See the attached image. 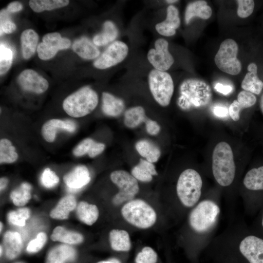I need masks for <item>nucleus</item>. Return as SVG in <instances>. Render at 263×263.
<instances>
[{
  "instance_id": "nucleus-1",
  "label": "nucleus",
  "mask_w": 263,
  "mask_h": 263,
  "mask_svg": "<svg viewBox=\"0 0 263 263\" xmlns=\"http://www.w3.org/2000/svg\"><path fill=\"white\" fill-rule=\"evenodd\" d=\"M212 92L205 81L194 78L185 80L179 87L178 107L184 111L202 109L212 101Z\"/></svg>"
},
{
  "instance_id": "nucleus-2",
  "label": "nucleus",
  "mask_w": 263,
  "mask_h": 263,
  "mask_svg": "<svg viewBox=\"0 0 263 263\" xmlns=\"http://www.w3.org/2000/svg\"><path fill=\"white\" fill-rule=\"evenodd\" d=\"M213 176L222 187H227L233 182L236 173L234 155L230 146L220 142L215 147L212 155Z\"/></svg>"
},
{
  "instance_id": "nucleus-3",
  "label": "nucleus",
  "mask_w": 263,
  "mask_h": 263,
  "mask_svg": "<svg viewBox=\"0 0 263 263\" xmlns=\"http://www.w3.org/2000/svg\"><path fill=\"white\" fill-rule=\"evenodd\" d=\"M203 181L195 169H188L180 175L176 185V192L181 203L186 207L195 205L200 198Z\"/></svg>"
},
{
  "instance_id": "nucleus-4",
  "label": "nucleus",
  "mask_w": 263,
  "mask_h": 263,
  "mask_svg": "<svg viewBox=\"0 0 263 263\" xmlns=\"http://www.w3.org/2000/svg\"><path fill=\"white\" fill-rule=\"evenodd\" d=\"M98 101L96 92L89 87H84L67 96L63 101L65 112L73 117H81L91 113Z\"/></svg>"
},
{
  "instance_id": "nucleus-5",
  "label": "nucleus",
  "mask_w": 263,
  "mask_h": 263,
  "mask_svg": "<svg viewBox=\"0 0 263 263\" xmlns=\"http://www.w3.org/2000/svg\"><path fill=\"white\" fill-rule=\"evenodd\" d=\"M121 214L130 224L140 228L152 226L156 220V214L153 208L141 199L132 200L121 208Z\"/></svg>"
},
{
  "instance_id": "nucleus-6",
  "label": "nucleus",
  "mask_w": 263,
  "mask_h": 263,
  "mask_svg": "<svg viewBox=\"0 0 263 263\" xmlns=\"http://www.w3.org/2000/svg\"><path fill=\"white\" fill-rule=\"evenodd\" d=\"M220 209L216 203L211 200H204L192 210L189 216V223L196 232L203 233L210 229L215 223Z\"/></svg>"
},
{
  "instance_id": "nucleus-7",
  "label": "nucleus",
  "mask_w": 263,
  "mask_h": 263,
  "mask_svg": "<svg viewBox=\"0 0 263 263\" xmlns=\"http://www.w3.org/2000/svg\"><path fill=\"white\" fill-rule=\"evenodd\" d=\"M149 83L153 98L160 105H169L174 92V84L169 74L156 69L149 74Z\"/></svg>"
},
{
  "instance_id": "nucleus-8",
  "label": "nucleus",
  "mask_w": 263,
  "mask_h": 263,
  "mask_svg": "<svg viewBox=\"0 0 263 263\" xmlns=\"http://www.w3.org/2000/svg\"><path fill=\"white\" fill-rule=\"evenodd\" d=\"M238 46L236 41L228 38L220 44L214 57L217 67L223 72L235 75L242 70V64L237 58Z\"/></svg>"
},
{
  "instance_id": "nucleus-9",
  "label": "nucleus",
  "mask_w": 263,
  "mask_h": 263,
  "mask_svg": "<svg viewBox=\"0 0 263 263\" xmlns=\"http://www.w3.org/2000/svg\"><path fill=\"white\" fill-rule=\"evenodd\" d=\"M110 177L119 188V191L113 199L114 205H119L132 200L138 192L139 188L137 180L128 172L122 170H115L112 172Z\"/></svg>"
},
{
  "instance_id": "nucleus-10",
  "label": "nucleus",
  "mask_w": 263,
  "mask_h": 263,
  "mask_svg": "<svg viewBox=\"0 0 263 263\" xmlns=\"http://www.w3.org/2000/svg\"><path fill=\"white\" fill-rule=\"evenodd\" d=\"M70 45V40L62 38L58 33L47 34L42 38V42L38 46V56L42 60L51 59L56 54L58 51L66 49Z\"/></svg>"
},
{
  "instance_id": "nucleus-11",
  "label": "nucleus",
  "mask_w": 263,
  "mask_h": 263,
  "mask_svg": "<svg viewBox=\"0 0 263 263\" xmlns=\"http://www.w3.org/2000/svg\"><path fill=\"white\" fill-rule=\"evenodd\" d=\"M128 47L124 42L116 41L111 44L94 64L99 69H105L123 61L128 55Z\"/></svg>"
},
{
  "instance_id": "nucleus-12",
  "label": "nucleus",
  "mask_w": 263,
  "mask_h": 263,
  "mask_svg": "<svg viewBox=\"0 0 263 263\" xmlns=\"http://www.w3.org/2000/svg\"><path fill=\"white\" fill-rule=\"evenodd\" d=\"M154 46L155 49L149 50L148 59L155 69L165 72L174 62V58L169 51L168 42L163 38H159L155 41Z\"/></svg>"
},
{
  "instance_id": "nucleus-13",
  "label": "nucleus",
  "mask_w": 263,
  "mask_h": 263,
  "mask_svg": "<svg viewBox=\"0 0 263 263\" xmlns=\"http://www.w3.org/2000/svg\"><path fill=\"white\" fill-rule=\"evenodd\" d=\"M239 248L249 263H263V238L254 235L246 236L240 242Z\"/></svg>"
},
{
  "instance_id": "nucleus-14",
  "label": "nucleus",
  "mask_w": 263,
  "mask_h": 263,
  "mask_svg": "<svg viewBox=\"0 0 263 263\" xmlns=\"http://www.w3.org/2000/svg\"><path fill=\"white\" fill-rule=\"evenodd\" d=\"M18 82L24 91L40 94L45 92L49 87L46 79L32 69H26L20 73Z\"/></svg>"
},
{
  "instance_id": "nucleus-15",
  "label": "nucleus",
  "mask_w": 263,
  "mask_h": 263,
  "mask_svg": "<svg viewBox=\"0 0 263 263\" xmlns=\"http://www.w3.org/2000/svg\"><path fill=\"white\" fill-rule=\"evenodd\" d=\"M76 128V124L73 120L52 119L43 124L41 128V133L47 142H52L55 139L57 130H62L73 132L75 131Z\"/></svg>"
},
{
  "instance_id": "nucleus-16",
  "label": "nucleus",
  "mask_w": 263,
  "mask_h": 263,
  "mask_svg": "<svg viewBox=\"0 0 263 263\" xmlns=\"http://www.w3.org/2000/svg\"><path fill=\"white\" fill-rule=\"evenodd\" d=\"M90 180L89 171L83 165L76 166L63 177L64 182L72 190L83 188L89 183Z\"/></svg>"
},
{
  "instance_id": "nucleus-17",
  "label": "nucleus",
  "mask_w": 263,
  "mask_h": 263,
  "mask_svg": "<svg viewBox=\"0 0 263 263\" xmlns=\"http://www.w3.org/2000/svg\"><path fill=\"white\" fill-rule=\"evenodd\" d=\"M180 25V19L178 10L176 7L171 5L167 8L166 19L157 23L155 26V29L160 35L170 37L175 34L176 29Z\"/></svg>"
},
{
  "instance_id": "nucleus-18",
  "label": "nucleus",
  "mask_w": 263,
  "mask_h": 263,
  "mask_svg": "<svg viewBox=\"0 0 263 263\" xmlns=\"http://www.w3.org/2000/svg\"><path fill=\"white\" fill-rule=\"evenodd\" d=\"M255 95L249 92L241 91L237 96V99L234 100L229 106V114L231 119L237 121L240 118V112L244 109L253 106L256 102Z\"/></svg>"
},
{
  "instance_id": "nucleus-19",
  "label": "nucleus",
  "mask_w": 263,
  "mask_h": 263,
  "mask_svg": "<svg viewBox=\"0 0 263 263\" xmlns=\"http://www.w3.org/2000/svg\"><path fill=\"white\" fill-rule=\"evenodd\" d=\"M248 73L243 79L241 87L245 91L259 94L263 88V82L257 75V66L254 63H250L247 67Z\"/></svg>"
},
{
  "instance_id": "nucleus-20",
  "label": "nucleus",
  "mask_w": 263,
  "mask_h": 263,
  "mask_svg": "<svg viewBox=\"0 0 263 263\" xmlns=\"http://www.w3.org/2000/svg\"><path fill=\"white\" fill-rule=\"evenodd\" d=\"M211 15L212 9L206 1H195L189 3L186 7L185 14V23L188 24L194 17L207 19H209Z\"/></svg>"
},
{
  "instance_id": "nucleus-21",
  "label": "nucleus",
  "mask_w": 263,
  "mask_h": 263,
  "mask_svg": "<svg viewBox=\"0 0 263 263\" xmlns=\"http://www.w3.org/2000/svg\"><path fill=\"white\" fill-rule=\"evenodd\" d=\"M76 252L74 248L66 244H61L49 251L46 263H65L74 260Z\"/></svg>"
},
{
  "instance_id": "nucleus-22",
  "label": "nucleus",
  "mask_w": 263,
  "mask_h": 263,
  "mask_svg": "<svg viewBox=\"0 0 263 263\" xmlns=\"http://www.w3.org/2000/svg\"><path fill=\"white\" fill-rule=\"evenodd\" d=\"M5 254L10 259H13L20 253L23 243L20 235L17 232L7 231L3 238Z\"/></svg>"
},
{
  "instance_id": "nucleus-23",
  "label": "nucleus",
  "mask_w": 263,
  "mask_h": 263,
  "mask_svg": "<svg viewBox=\"0 0 263 263\" xmlns=\"http://www.w3.org/2000/svg\"><path fill=\"white\" fill-rule=\"evenodd\" d=\"M72 49L79 56L86 59H94L100 54L95 45L84 37L75 40L73 44Z\"/></svg>"
},
{
  "instance_id": "nucleus-24",
  "label": "nucleus",
  "mask_w": 263,
  "mask_h": 263,
  "mask_svg": "<svg viewBox=\"0 0 263 263\" xmlns=\"http://www.w3.org/2000/svg\"><path fill=\"white\" fill-rule=\"evenodd\" d=\"M125 108L122 100L106 92L102 93V106L103 113L107 115L116 117L120 115Z\"/></svg>"
},
{
  "instance_id": "nucleus-25",
  "label": "nucleus",
  "mask_w": 263,
  "mask_h": 263,
  "mask_svg": "<svg viewBox=\"0 0 263 263\" xmlns=\"http://www.w3.org/2000/svg\"><path fill=\"white\" fill-rule=\"evenodd\" d=\"M38 40V34L31 29L22 32L20 36L21 52L24 58H30L35 53Z\"/></svg>"
},
{
  "instance_id": "nucleus-26",
  "label": "nucleus",
  "mask_w": 263,
  "mask_h": 263,
  "mask_svg": "<svg viewBox=\"0 0 263 263\" xmlns=\"http://www.w3.org/2000/svg\"><path fill=\"white\" fill-rule=\"evenodd\" d=\"M76 206L75 197L71 195H67L60 200L56 207L50 212V216L55 219H67L70 212L75 208Z\"/></svg>"
},
{
  "instance_id": "nucleus-27",
  "label": "nucleus",
  "mask_w": 263,
  "mask_h": 263,
  "mask_svg": "<svg viewBox=\"0 0 263 263\" xmlns=\"http://www.w3.org/2000/svg\"><path fill=\"white\" fill-rule=\"evenodd\" d=\"M132 175L136 180L149 182L152 180L153 175H157V172L152 163L141 159L139 163L132 169Z\"/></svg>"
},
{
  "instance_id": "nucleus-28",
  "label": "nucleus",
  "mask_w": 263,
  "mask_h": 263,
  "mask_svg": "<svg viewBox=\"0 0 263 263\" xmlns=\"http://www.w3.org/2000/svg\"><path fill=\"white\" fill-rule=\"evenodd\" d=\"M110 242L112 248L117 251H127L131 247L130 238L124 230L113 229L110 232Z\"/></svg>"
},
{
  "instance_id": "nucleus-29",
  "label": "nucleus",
  "mask_w": 263,
  "mask_h": 263,
  "mask_svg": "<svg viewBox=\"0 0 263 263\" xmlns=\"http://www.w3.org/2000/svg\"><path fill=\"white\" fill-rule=\"evenodd\" d=\"M76 212L79 219L89 225L94 224L99 216V211L96 206L85 201H81L78 204Z\"/></svg>"
},
{
  "instance_id": "nucleus-30",
  "label": "nucleus",
  "mask_w": 263,
  "mask_h": 263,
  "mask_svg": "<svg viewBox=\"0 0 263 263\" xmlns=\"http://www.w3.org/2000/svg\"><path fill=\"white\" fill-rule=\"evenodd\" d=\"M243 184L248 189L253 191L263 190V166L249 170L245 174Z\"/></svg>"
},
{
  "instance_id": "nucleus-31",
  "label": "nucleus",
  "mask_w": 263,
  "mask_h": 263,
  "mask_svg": "<svg viewBox=\"0 0 263 263\" xmlns=\"http://www.w3.org/2000/svg\"><path fill=\"white\" fill-rule=\"evenodd\" d=\"M138 152L148 161L154 163L157 161L161 155L159 149L148 140H141L135 144Z\"/></svg>"
},
{
  "instance_id": "nucleus-32",
  "label": "nucleus",
  "mask_w": 263,
  "mask_h": 263,
  "mask_svg": "<svg viewBox=\"0 0 263 263\" xmlns=\"http://www.w3.org/2000/svg\"><path fill=\"white\" fill-rule=\"evenodd\" d=\"M54 241H59L68 244H77L83 241V236L75 232L68 231L62 226L55 227L51 236Z\"/></svg>"
},
{
  "instance_id": "nucleus-33",
  "label": "nucleus",
  "mask_w": 263,
  "mask_h": 263,
  "mask_svg": "<svg viewBox=\"0 0 263 263\" xmlns=\"http://www.w3.org/2000/svg\"><path fill=\"white\" fill-rule=\"evenodd\" d=\"M118 33L117 29L113 23L107 21L104 24L103 32L94 37L93 42L96 46L106 45L113 41L117 37Z\"/></svg>"
},
{
  "instance_id": "nucleus-34",
  "label": "nucleus",
  "mask_w": 263,
  "mask_h": 263,
  "mask_svg": "<svg viewBox=\"0 0 263 263\" xmlns=\"http://www.w3.org/2000/svg\"><path fill=\"white\" fill-rule=\"evenodd\" d=\"M146 119L145 110L141 106L131 108L125 113L124 124L129 128L137 127Z\"/></svg>"
},
{
  "instance_id": "nucleus-35",
  "label": "nucleus",
  "mask_w": 263,
  "mask_h": 263,
  "mask_svg": "<svg viewBox=\"0 0 263 263\" xmlns=\"http://www.w3.org/2000/svg\"><path fill=\"white\" fill-rule=\"evenodd\" d=\"M69 3L68 0H31L29 2L31 8L37 13L61 8Z\"/></svg>"
},
{
  "instance_id": "nucleus-36",
  "label": "nucleus",
  "mask_w": 263,
  "mask_h": 263,
  "mask_svg": "<svg viewBox=\"0 0 263 263\" xmlns=\"http://www.w3.org/2000/svg\"><path fill=\"white\" fill-rule=\"evenodd\" d=\"M31 185L27 183H23L10 194V198L14 204L17 206H23L31 198Z\"/></svg>"
},
{
  "instance_id": "nucleus-37",
  "label": "nucleus",
  "mask_w": 263,
  "mask_h": 263,
  "mask_svg": "<svg viewBox=\"0 0 263 263\" xmlns=\"http://www.w3.org/2000/svg\"><path fill=\"white\" fill-rule=\"evenodd\" d=\"M18 158V154L11 142L7 139H2L0 141V163H12Z\"/></svg>"
},
{
  "instance_id": "nucleus-38",
  "label": "nucleus",
  "mask_w": 263,
  "mask_h": 263,
  "mask_svg": "<svg viewBox=\"0 0 263 263\" xmlns=\"http://www.w3.org/2000/svg\"><path fill=\"white\" fill-rule=\"evenodd\" d=\"M13 52L3 44L0 45V74L6 73L10 69L13 61Z\"/></svg>"
},
{
  "instance_id": "nucleus-39",
  "label": "nucleus",
  "mask_w": 263,
  "mask_h": 263,
  "mask_svg": "<svg viewBox=\"0 0 263 263\" xmlns=\"http://www.w3.org/2000/svg\"><path fill=\"white\" fill-rule=\"evenodd\" d=\"M30 216V210L26 207L20 208L10 212L8 215L9 221L13 225L23 226L25 221Z\"/></svg>"
},
{
  "instance_id": "nucleus-40",
  "label": "nucleus",
  "mask_w": 263,
  "mask_h": 263,
  "mask_svg": "<svg viewBox=\"0 0 263 263\" xmlns=\"http://www.w3.org/2000/svg\"><path fill=\"white\" fill-rule=\"evenodd\" d=\"M135 261L136 263H156L157 255L152 248L146 246L137 254Z\"/></svg>"
},
{
  "instance_id": "nucleus-41",
  "label": "nucleus",
  "mask_w": 263,
  "mask_h": 263,
  "mask_svg": "<svg viewBox=\"0 0 263 263\" xmlns=\"http://www.w3.org/2000/svg\"><path fill=\"white\" fill-rule=\"evenodd\" d=\"M237 15L241 18L249 17L253 13L255 3L252 0H238Z\"/></svg>"
},
{
  "instance_id": "nucleus-42",
  "label": "nucleus",
  "mask_w": 263,
  "mask_h": 263,
  "mask_svg": "<svg viewBox=\"0 0 263 263\" xmlns=\"http://www.w3.org/2000/svg\"><path fill=\"white\" fill-rule=\"evenodd\" d=\"M41 182L46 188H52L58 183L59 178L54 171L46 168L41 175Z\"/></svg>"
},
{
  "instance_id": "nucleus-43",
  "label": "nucleus",
  "mask_w": 263,
  "mask_h": 263,
  "mask_svg": "<svg viewBox=\"0 0 263 263\" xmlns=\"http://www.w3.org/2000/svg\"><path fill=\"white\" fill-rule=\"evenodd\" d=\"M47 240V236L44 232H39L36 238L31 240L28 244L27 251L29 253H36L44 246Z\"/></svg>"
},
{
  "instance_id": "nucleus-44",
  "label": "nucleus",
  "mask_w": 263,
  "mask_h": 263,
  "mask_svg": "<svg viewBox=\"0 0 263 263\" xmlns=\"http://www.w3.org/2000/svg\"><path fill=\"white\" fill-rule=\"evenodd\" d=\"M94 142L91 138L84 139L73 150V154L76 156H81L88 153Z\"/></svg>"
},
{
  "instance_id": "nucleus-45",
  "label": "nucleus",
  "mask_w": 263,
  "mask_h": 263,
  "mask_svg": "<svg viewBox=\"0 0 263 263\" xmlns=\"http://www.w3.org/2000/svg\"><path fill=\"white\" fill-rule=\"evenodd\" d=\"M16 29V25L14 23L8 19H0V36L3 33L10 34Z\"/></svg>"
},
{
  "instance_id": "nucleus-46",
  "label": "nucleus",
  "mask_w": 263,
  "mask_h": 263,
  "mask_svg": "<svg viewBox=\"0 0 263 263\" xmlns=\"http://www.w3.org/2000/svg\"><path fill=\"white\" fill-rule=\"evenodd\" d=\"M145 125L147 132L150 134L155 135L159 132L160 127L155 121L147 118Z\"/></svg>"
},
{
  "instance_id": "nucleus-47",
  "label": "nucleus",
  "mask_w": 263,
  "mask_h": 263,
  "mask_svg": "<svg viewBox=\"0 0 263 263\" xmlns=\"http://www.w3.org/2000/svg\"><path fill=\"white\" fill-rule=\"evenodd\" d=\"M105 148V145L104 144L94 141L87 154L90 157H94L102 152Z\"/></svg>"
},
{
  "instance_id": "nucleus-48",
  "label": "nucleus",
  "mask_w": 263,
  "mask_h": 263,
  "mask_svg": "<svg viewBox=\"0 0 263 263\" xmlns=\"http://www.w3.org/2000/svg\"><path fill=\"white\" fill-rule=\"evenodd\" d=\"M213 113L215 115L220 117H225L228 112V109L226 107L217 106L213 108Z\"/></svg>"
},
{
  "instance_id": "nucleus-49",
  "label": "nucleus",
  "mask_w": 263,
  "mask_h": 263,
  "mask_svg": "<svg viewBox=\"0 0 263 263\" xmlns=\"http://www.w3.org/2000/svg\"><path fill=\"white\" fill-rule=\"evenodd\" d=\"M215 89L220 93L227 95L232 91V87L230 85H224L221 83H217L214 87Z\"/></svg>"
},
{
  "instance_id": "nucleus-50",
  "label": "nucleus",
  "mask_w": 263,
  "mask_h": 263,
  "mask_svg": "<svg viewBox=\"0 0 263 263\" xmlns=\"http://www.w3.org/2000/svg\"><path fill=\"white\" fill-rule=\"evenodd\" d=\"M23 8L21 3L18 1L11 2L7 6V10L10 12H16L20 11Z\"/></svg>"
},
{
  "instance_id": "nucleus-51",
  "label": "nucleus",
  "mask_w": 263,
  "mask_h": 263,
  "mask_svg": "<svg viewBox=\"0 0 263 263\" xmlns=\"http://www.w3.org/2000/svg\"><path fill=\"white\" fill-rule=\"evenodd\" d=\"M8 183V179L5 177L1 178L0 179V189L1 191L7 186Z\"/></svg>"
},
{
  "instance_id": "nucleus-52",
  "label": "nucleus",
  "mask_w": 263,
  "mask_h": 263,
  "mask_svg": "<svg viewBox=\"0 0 263 263\" xmlns=\"http://www.w3.org/2000/svg\"><path fill=\"white\" fill-rule=\"evenodd\" d=\"M97 263H121L120 261L116 258H112L106 261H102Z\"/></svg>"
},
{
  "instance_id": "nucleus-53",
  "label": "nucleus",
  "mask_w": 263,
  "mask_h": 263,
  "mask_svg": "<svg viewBox=\"0 0 263 263\" xmlns=\"http://www.w3.org/2000/svg\"><path fill=\"white\" fill-rule=\"evenodd\" d=\"M260 106L261 110L263 113V94H262L261 97Z\"/></svg>"
},
{
  "instance_id": "nucleus-54",
  "label": "nucleus",
  "mask_w": 263,
  "mask_h": 263,
  "mask_svg": "<svg viewBox=\"0 0 263 263\" xmlns=\"http://www.w3.org/2000/svg\"><path fill=\"white\" fill-rule=\"evenodd\" d=\"M166 1L168 3H174V2H175L176 1H178V0H166Z\"/></svg>"
},
{
  "instance_id": "nucleus-55",
  "label": "nucleus",
  "mask_w": 263,
  "mask_h": 263,
  "mask_svg": "<svg viewBox=\"0 0 263 263\" xmlns=\"http://www.w3.org/2000/svg\"><path fill=\"white\" fill-rule=\"evenodd\" d=\"M261 225L263 229V211L262 220H261Z\"/></svg>"
},
{
  "instance_id": "nucleus-56",
  "label": "nucleus",
  "mask_w": 263,
  "mask_h": 263,
  "mask_svg": "<svg viewBox=\"0 0 263 263\" xmlns=\"http://www.w3.org/2000/svg\"><path fill=\"white\" fill-rule=\"evenodd\" d=\"M0 256H1V255L2 254V252H3V249H2V247L1 245H0Z\"/></svg>"
},
{
  "instance_id": "nucleus-57",
  "label": "nucleus",
  "mask_w": 263,
  "mask_h": 263,
  "mask_svg": "<svg viewBox=\"0 0 263 263\" xmlns=\"http://www.w3.org/2000/svg\"><path fill=\"white\" fill-rule=\"evenodd\" d=\"M0 232L1 231V230H2V224L1 223V222H0Z\"/></svg>"
},
{
  "instance_id": "nucleus-58",
  "label": "nucleus",
  "mask_w": 263,
  "mask_h": 263,
  "mask_svg": "<svg viewBox=\"0 0 263 263\" xmlns=\"http://www.w3.org/2000/svg\"></svg>"
}]
</instances>
